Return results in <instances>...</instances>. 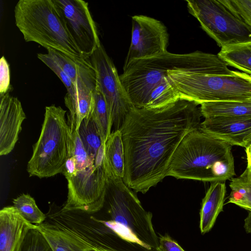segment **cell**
<instances>
[{"label":"cell","mask_w":251,"mask_h":251,"mask_svg":"<svg viewBox=\"0 0 251 251\" xmlns=\"http://www.w3.org/2000/svg\"><path fill=\"white\" fill-rule=\"evenodd\" d=\"M179 99L156 108L134 107L120 128L125 151L124 183L146 193L166 176L185 136L200 128V107Z\"/></svg>","instance_id":"cell-1"},{"label":"cell","mask_w":251,"mask_h":251,"mask_svg":"<svg viewBox=\"0 0 251 251\" xmlns=\"http://www.w3.org/2000/svg\"><path fill=\"white\" fill-rule=\"evenodd\" d=\"M91 215L61 209L46 215L45 221L37 227L53 251H148L126 241Z\"/></svg>","instance_id":"cell-2"},{"label":"cell","mask_w":251,"mask_h":251,"mask_svg":"<svg viewBox=\"0 0 251 251\" xmlns=\"http://www.w3.org/2000/svg\"><path fill=\"white\" fill-rule=\"evenodd\" d=\"M235 175L232 146L199 128L188 133L175 152L167 176L204 182L225 181Z\"/></svg>","instance_id":"cell-3"},{"label":"cell","mask_w":251,"mask_h":251,"mask_svg":"<svg viewBox=\"0 0 251 251\" xmlns=\"http://www.w3.org/2000/svg\"><path fill=\"white\" fill-rule=\"evenodd\" d=\"M219 65L220 59L217 54L198 50L184 54L167 51L131 62L123 68L120 79L133 105L142 108L150 91L167 76L169 71L186 69L213 74Z\"/></svg>","instance_id":"cell-4"},{"label":"cell","mask_w":251,"mask_h":251,"mask_svg":"<svg viewBox=\"0 0 251 251\" xmlns=\"http://www.w3.org/2000/svg\"><path fill=\"white\" fill-rule=\"evenodd\" d=\"M104 217L100 219L126 241L150 251L158 248L152 213L142 206L135 193L121 177H107Z\"/></svg>","instance_id":"cell-5"},{"label":"cell","mask_w":251,"mask_h":251,"mask_svg":"<svg viewBox=\"0 0 251 251\" xmlns=\"http://www.w3.org/2000/svg\"><path fill=\"white\" fill-rule=\"evenodd\" d=\"M15 24L26 42L60 51L75 60L85 59L69 34L53 0H20Z\"/></svg>","instance_id":"cell-6"},{"label":"cell","mask_w":251,"mask_h":251,"mask_svg":"<svg viewBox=\"0 0 251 251\" xmlns=\"http://www.w3.org/2000/svg\"><path fill=\"white\" fill-rule=\"evenodd\" d=\"M168 80L179 98L198 105L226 101H251V75L233 71L228 75H210L184 69L168 72Z\"/></svg>","instance_id":"cell-7"},{"label":"cell","mask_w":251,"mask_h":251,"mask_svg":"<svg viewBox=\"0 0 251 251\" xmlns=\"http://www.w3.org/2000/svg\"><path fill=\"white\" fill-rule=\"evenodd\" d=\"M69 154L75 161V171L66 177L68 197L62 211L79 210L92 214L103 207L107 175L104 162L95 164V158L85 149L78 131L72 133Z\"/></svg>","instance_id":"cell-8"},{"label":"cell","mask_w":251,"mask_h":251,"mask_svg":"<svg viewBox=\"0 0 251 251\" xmlns=\"http://www.w3.org/2000/svg\"><path fill=\"white\" fill-rule=\"evenodd\" d=\"M66 112L59 106L46 107L41 132L27 165L30 176L50 177L62 173L72 139Z\"/></svg>","instance_id":"cell-9"},{"label":"cell","mask_w":251,"mask_h":251,"mask_svg":"<svg viewBox=\"0 0 251 251\" xmlns=\"http://www.w3.org/2000/svg\"><path fill=\"white\" fill-rule=\"evenodd\" d=\"M189 13L221 49L251 43V27L227 0H186Z\"/></svg>","instance_id":"cell-10"},{"label":"cell","mask_w":251,"mask_h":251,"mask_svg":"<svg viewBox=\"0 0 251 251\" xmlns=\"http://www.w3.org/2000/svg\"><path fill=\"white\" fill-rule=\"evenodd\" d=\"M89 59L106 104L113 131L120 130L126 116L135 107L123 86L116 68L101 44Z\"/></svg>","instance_id":"cell-11"},{"label":"cell","mask_w":251,"mask_h":251,"mask_svg":"<svg viewBox=\"0 0 251 251\" xmlns=\"http://www.w3.org/2000/svg\"><path fill=\"white\" fill-rule=\"evenodd\" d=\"M53 1L83 58L89 59L101 43L88 2L82 0Z\"/></svg>","instance_id":"cell-12"},{"label":"cell","mask_w":251,"mask_h":251,"mask_svg":"<svg viewBox=\"0 0 251 251\" xmlns=\"http://www.w3.org/2000/svg\"><path fill=\"white\" fill-rule=\"evenodd\" d=\"M131 42L124 67L131 62L167 51L169 34L161 21L145 15L132 17Z\"/></svg>","instance_id":"cell-13"},{"label":"cell","mask_w":251,"mask_h":251,"mask_svg":"<svg viewBox=\"0 0 251 251\" xmlns=\"http://www.w3.org/2000/svg\"><path fill=\"white\" fill-rule=\"evenodd\" d=\"M97 84L96 72L90 59L79 61L78 75L74 84V97L71 100L64 101L69 110L67 122L71 133L78 131L82 121L90 115Z\"/></svg>","instance_id":"cell-14"},{"label":"cell","mask_w":251,"mask_h":251,"mask_svg":"<svg viewBox=\"0 0 251 251\" xmlns=\"http://www.w3.org/2000/svg\"><path fill=\"white\" fill-rule=\"evenodd\" d=\"M200 129L232 146L246 148L251 144V115L205 118Z\"/></svg>","instance_id":"cell-15"},{"label":"cell","mask_w":251,"mask_h":251,"mask_svg":"<svg viewBox=\"0 0 251 251\" xmlns=\"http://www.w3.org/2000/svg\"><path fill=\"white\" fill-rule=\"evenodd\" d=\"M26 118L20 101L9 92L0 95V155H5L15 147Z\"/></svg>","instance_id":"cell-16"},{"label":"cell","mask_w":251,"mask_h":251,"mask_svg":"<svg viewBox=\"0 0 251 251\" xmlns=\"http://www.w3.org/2000/svg\"><path fill=\"white\" fill-rule=\"evenodd\" d=\"M37 225L26 221L14 206L0 211V251H21L28 231Z\"/></svg>","instance_id":"cell-17"},{"label":"cell","mask_w":251,"mask_h":251,"mask_svg":"<svg viewBox=\"0 0 251 251\" xmlns=\"http://www.w3.org/2000/svg\"><path fill=\"white\" fill-rule=\"evenodd\" d=\"M226 191L225 181L212 182L206 191L200 212L199 227L202 234L212 229L223 211Z\"/></svg>","instance_id":"cell-18"},{"label":"cell","mask_w":251,"mask_h":251,"mask_svg":"<svg viewBox=\"0 0 251 251\" xmlns=\"http://www.w3.org/2000/svg\"><path fill=\"white\" fill-rule=\"evenodd\" d=\"M104 165L107 177L123 178L125 172V151L120 130L112 132L105 143Z\"/></svg>","instance_id":"cell-19"},{"label":"cell","mask_w":251,"mask_h":251,"mask_svg":"<svg viewBox=\"0 0 251 251\" xmlns=\"http://www.w3.org/2000/svg\"><path fill=\"white\" fill-rule=\"evenodd\" d=\"M201 116L212 117H236L251 115V101H226L201 104Z\"/></svg>","instance_id":"cell-20"},{"label":"cell","mask_w":251,"mask_h":251,"mask_svg":"<svg viewBox=\"0 0 251 251\" xmlns=\"http://www.w3.org/2000/svg\"><path fill=\"white\" fill-rule=\"evenodd\" d=\"M231 189L227 203H233L251 212V163L240 176L232 178L229 183Z\"/></svg>","instance_id":"cell-21"},{"label":"cell","mask_w":251,"mask_h":251,"mask_svg":"<svg viewBox=\"0 0 251 251\" xmlns=\"http://www.w3.org/2000/svg\"><path fill=\"white\" fill-rule=\"evenodd\" d=\"M218 55L228 66L251 75V43L221 49Z\"/></svg>","instance_id":"cell-22"},{"label":"cell","mask_w":251,"mask_h":251,"mask_svg":"<svg viewBox=\"0 0 251 251\" xmlns=\"http://www.w3.org/2000/svg\"><path fill=\"white\" fill-rule=\"evenodd\" d=\"M179 98L174 87L165 76L148 94L142 108H159L173 103Z\"/></svg>","instance_id":"cell-23"},{"label":"cell","mask_w":251,"mask_h":251,"mask_svg":"<svg viewBox=\"0 0 251 251\" xmlns=\"http://www.w3.org/2000/svg\"><path fill=\"white\" fill-rule=\"evenodd\" d=\"M91 116L97 126L103 144H105L112 132V126L104 97L97 84L94 92V104Z\"/></svg>","instance_id":"cell-24"},{"label":"cell","mask_w":251,"mask_h":251,"mask_svg":"<svg viewBox=\"0 0 251 251\" xmlns=\"http://www.w3.org/2000/svg\"><path fill=\"white\" fill-rule=\"evenodd\" d=\"M87 152L96 158L103 144L97 126L90 115L85 118L78 130Z\"/></svg>","instance_id":"cell-25"},{"label":"cell","mask_w":251,"mask_h":251,"mask_svg":"<svg viewBox=\"0 0 251 251\" xmlns=\"http://www.w3.org/2000/svg\"><path fill=\"white\" fill-rule=\"evenodd\" d=\"M13 206L21 215L29 223L39 225L47 216L37 206L35 201L29 195L23 194L13 201Z\"/></svg>","instance_id":"cell-26"},{"label":"cell","mask_w":251,"mask_h":251,"mask_svg":"<svg viewBox=\"0 0 251 251\" xmlns=\"http://www.w3.org/2000/svg\"><path fill=\"white\" fill-rule=\"evenodd\" d=\"M37 57L57 75L64 84L67 90V93L64 97V101L73 99L74 97L75 87L70 78L48 53H38Z\"/></svg>","instance_id":"cell-27"},{"label":"cell","mask_w":251,"mask_h":251,"mask_svg":"<svg viewBox=\"0 0 251 251\" xmlns=\"http://www.w3.org/2000/svg\"><path fill=\"white\" fill-rule=\"evenodd\" d=\"M21 251H53L45 237L37 228L30 229L23 243Z\"/></svg>","instance_id":"cell-28"},{"label":"cell","mask_w":251,"mask_h":251,"mask_svg":"<svg viewBox=\"0 0 251 251\" xmlns=\"http://www.w3.org/2000/svg\"><path fill=\"white\" fill-rule=\"evenodd\" d=\"M233 9L251 27V0H227Z\"/></svg>","instance_id":"cell-29"},{"label":"cell","mask_w":251,"mask_h":251,"mask_svg":"<svg viewBox=\"0 0 251 251\" xmlns=\"http://www.w3.org/2000/svg\"><path fill=\"white\" fill-rule=\"evenodd\" d=\"M9 65L4 56L0 60V94L9 92L11 89Z\"/></svg>","instance_id":"cell-30"},{"label":"cell","mask_w":251,"mask_h":251,"mask_svg":"<svg viewBox=\"0 0 251 251\" xmlns=\"http://www.w3.org/2000/svg\"><path fill=\"white\" fill-rule=\"evenodd\" d=\"M158 249L161 251H185L178 243L168 234H159Z\"/></svg>","instance_id":"cell-31"},{"label":"cell","mask_w":251,"mask_h":251,"mask_svg":"<svg viewBox=\"0 0 251 251\" xmlns=\"http://www.w3.org/2000/svg\"><path fill=\"white\" fill-rule=\"evenodd\" d=\"M244 227L247 233H251V212L250 211L244 220Z\"/></svg>","instance_id":"cell-32"},{"label":"cell","mask_w":251,"mask_h":251,"mask_svg":"<svg viewBox=\"0 0 251 251\" xmlns=\"http://www.w3.org/2000/svg\"><path fill=\"white\" fill-rule=\"evenodd\" d=\"M246 153L247 160L249 161L251 163V150L249 148H245Z\"/></svg>","instance_id":"cell-33"},{"label":"cell","mask_w":251,"mask_h":251,"mask_svg":"<svg viewBox=\"0 0 251 251\" xmlns=\"http://www.w3.org/2000/svg\"><path fill=\"white\" fill-rule=\"evenodd\" d=\"M96 251H113L106 250V249H100V250H97Z\"/></svg>","instance_id":"cell-34"},{"label":"cell","mask_w":251,"mask_h":251,"mask_svg":"<svg viewBox=\"0 0 251 251\" xmlns=\"http://www.w3.org/2000/svg\"><path fill=\"white\" fill-rule=\"evenodd\" d=\"M161 251L158 248V249H157L156 250H153V251Z\"/></svg>","instance_id":"cell-35"},{"label":"cell","mask_w":251,"mask_h":251,"mask_svg":"<svg viewBox=\"0 0 251 251\" xmlns=\"http://www.w3.org/2000/svg\"><path fill=\"white\" fill-rule=\"evenodd\" d=\"M248 148H249L251 150V144L248 147Z\"/></svg>","instance_id":"cell-36"}]
</instances>
